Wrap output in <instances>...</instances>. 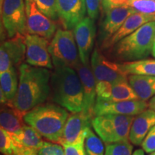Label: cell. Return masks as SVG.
Segmentation results:
<instances>
[{
	"label": "cell",
	"mask_w": 155,
	"mask_h": 155,
	"mask_svg": "<svg viewBox=\"0 0 155 155\" xmlns=\"http://www.w3.org/2000/svg\"><path fill=\"white\" fill-rule=\"evenodd\" d=\"M18 91L12 106L26 114L43 104L51 93V72L48 68L22 63L19 67Z\"/></svg>",
	"instance_id": "6da1fadb"
},
{
	"label": "cell",
	"mask_w": 155,
	"mask_h": 155,
	"mask_svg": "<svg viewBox=\"0 0 155 155\" xmlns=\"http://www.w3.org/2000/svg\"><path fill=\"white\" fill-rule=\"evenodd\" d=\"M50 87L52 98L56 104L72 113L83 111V86L74 68H55L51 74Z\"/></svg>",
	"instance_id": "7a4b0ae2"
},
{
	"label": "cell",
	"mask_w": 155,
	"mask_h": 155,
	"mask_svg": "<svg viewBox=\"0 0 155 155\" xmlns=\"http://www.w3.org/2000/svg\"><path fill=\"white\" fill-rule=\"evenodd\" d=\"M68 116L66 109L61 106L42 104L27 112L24 121L42 137L59 144Z\"/></svg>",
	"instance_id": "3957f363"
},
{
	"label": "cell",
	"mask_w": 155,
	"mask_h": 155,
	"mask_svg": "<svg viewBox=\"0 0 155 155\" xmlns=\"http://www.w3.org/2000/svg\"><path fill=\"white\" fill-rule=\"evenodd\" d=\"M154 38L155 21H152L121 39L111 48V53L118 61L131 62L143 60L152 53Z\"/></svg>",
	"instance_id": "277c9868"
},
{
	"label": "cell",
	"mask_w": 155,
	"mask_h": 155,
	"mask_svg": "<svg viewBox=\"0 0 155 155\" xmlns=\"http://www.w3.org/2000/svg\"><path fill=\"white\" fill-rule=\"evenodd\" d=\"M134 116L107 114L96 116L92 120V127L106 144L129 141Z\"/></svg>",
	"instance_id": "5b68a950"
},
{
	"label": "cell",
	"mask_w": 155,
	"mask_h": 155,
	"mask_svg": "<svg viewBox=\"0 0 155 155\" xmlns=\"http://www.w3.org/2000/svg\"><path fill=\"white\" fill-rule=\"evenodd\" d=\"M54 68L71 67L75 68L81 63L74 34L71 30L58 29L49 45Z\"/></svg>",
	"instance_id": "8992f818"
},
{
	"label": "cell",
	"mask_w": 155,
	"mask_h": 155,
	"mask_svg": "<svg viewBox=\"0 0 155 155\" xmlns=\"http://www.w3.org/2000/svg\"><path fill=\"white\" fill-rule=\"evenodd\" d=\"M2 19L9 38L17 35H26L28 30L25 0H3Z\"/></svg>",
	"instance_id": "52a82bcc"
},
{
	"label": "cell",
	"mask_w": 155,
	"mask_h": 155,
	"mask_svg": "<svg viewBox=\"0 0 155 155\" xmlns=\"http://www.w3.org/2000/svg\"><path fill=\"white\" fill-rule=\"evenodd\" d=\"M91 68L96 82L115 83L128 79V75L121 69V65L107 59L98 47L94 48L91 56Z\"/></svg>",
	"instance_id": "ba28073f"
},
{
	"label": "cell",
	"mask_w": 155,
	"mask_h": 155,
	"mask_svg": "<svg viewBox=\"0 0 155 155\" xmlns=\"http://www.w3.org/2000/svg\"><path fill=\"white\" fill-rule=\"evenodd\" d=\"M94 116L83 111L69 115L59 144H85V140L91 128Z\"/></svg>",
	"instance_id": "9c48e42d"
},
{
	"label": "cell",
	"mask_w": 155,
	"mask_h": 155,
	"mask_svg": "<svg viewBox=\"0 0 155 155\" xmlns=\"http://www.w3.org/2000/svg\"><path fill=\"white\" fill-rule=\"evenodd\" d=\"M28 34L36 35L49 40L56 32L54 20L43 14L33 0H25Z\"/></svg>",
	"instance_id": "30bf717a"
},
{
	"label": "cell",
	"mask_w": 155,
	"mask_h": 155,
	"mask_svg": "<svg viewBox=\"0 0 155 155\" xmlns=\"http://www.w3.org/2000/svg\"><path fill=\"white\" fill-rule=\"evenodd\" d=\"M25 41L27 63L35 67L53 68L54 66L49 52L50 43L48 39L36 35L27 34Z\"/></svg>",
	"instance_id": "8fae6325"
},
{
	"label": "cell",
	"mask_w": 155,
	"mask_h": 155,
	"mask_svg": "<svg viewBox=\"0 0 155 155\" xmlns=\"http://www.w3.org/2000/svg\"><path fill=\"white\" fill-rule=\"evenodd\" d=\"M96 32L94 20L89 17L83 19L73 28V34L78 49L79 57L83 65H88L91 54L93 53Z\"/></svg>",
	"instance_id": "7c38bea8"
},
{
	"label": "cell",
	"mask_w": 155,
	"mask_h": 155,
	"mask_svg": "<svg viewBox=\"0 0 155 155\" xmlns=\"http://www.w3.org/2000/svg\"><path fill=\"white\" fill-rule=\"evenodd\" d=\"M25 35H17L3 41L0 48V73L19 65L26 57Z\"/></svg>",
	"instance_id": "4fadbf2b"
},
{
	"label": "cell",
	"mask_w": 155,
	"mask_h": 155,
	"mask_svg": "<svg viewBox=\"0 0 155 155\" xmlns=\"http://www.w3.org/2000/svg\"><path fill=\"white\" fill-rule=\"evenodd\" d=\"M149 107V104L142 100L109 101L96 100L94 107V115L112 114L126 116H137Z\"/></svg>",
	"instance_id": "5bb4252c"
},
{
	"label": "cell",
	"mask_w": 155,
	"mask_h": 155,
	"mask_svg": "<svg viewBox=\"0 0 155 155\" xmlns=\"http://www.w3.org/2000/svg\"><path fill=\"white\" fill-rule=\"evenodd\" d=\"M137 12L129 6L115 7L105 11V17L100 26L99 42L101 47L119 30L126 19Z\"/></svg>",
	"instance_id": "9a60e30c"
},
{
	"label": "cell",
	"mask_w": 155,
	"mask_h": 155,
	"mask_svg": "<svg viewBox=\"0 0 155 155\" xmlns=\"http://www.w3.org/2000/svg\"><path fill=\"white\" fill-rule=\"evenodd\" d=\"M57 8L59 19L67 30L73 29L86 17V0H57Z\"/></svg>",
	"instance_id": "2e32d148"
},
{
	"label": "cell",
	"mask_w": 155,
	"mask_h": 155,
	"mask_svg": "<svg viewBox=\"0 0 155 155\" xmlns=\"http://www.w3.org/2000/svg\"><path fill=\"white\" fill-rule=\"evenodd\" d=\"M75 70L79 75L83 86V111L94 117V107L97 99L96 81L91 68L83 65L81 62Z\"/></svg>",
	"instance_id": "e0dca14e"
},
{
	"label": "cell",
	"mask_w": 155,
	"mask_h": 155,
	"mask_svg": "<svg viewBox=\"0 0 155 155\" xmlns=\"http://www.w3.org/2000/svg\"><path fill=\"white\" fill-rule=\"evenodd\" d=\"M152 21H155V15L144 14L138 12L134 13L127 17L119 30L101 48L103 50L111 48L121 39L131 34L146 23Z\"/></svg>",
	"instance_id": "ac0fdd59"
},
{
	"label": "cell",
	"mask_w": 155,
	"mask_h": 155,
	"mask_svg": "<svg viewBox=\"0 0 155 155\" xmlns=\"http://www.w3.org/2000/svg\"><path fill=\"white\" fill-rule=\"evenodd\" d=\"M42 137L34 128L25 124L22 133L12 137L17 149V155H32L38 153L39 148L44 142Z\"/></svg>",
	"instance_id": "d6986e66"
},
{
	"label": "cell",
	"mask_w": 155,
	"mask_h": 155,
	"mask_svg": "<svg viewBox=\"0 0 155 155\" xmlns=\"http://www.w3.org/2000/svg\"><path fill=\"white\" fill-rule=\"evenodd\" d=\"M155 125V111L146 109L137 115L131 124L129 141L136 146L141 145L150 129Z\"/></svg>",
	"instance_id": "ffe728a7"
},
{
	"label": "cell",
	"mask_w": 155,
	"mask_h": 155,
	"mask_svg": "<svg viewBox=\"0 0 155 155\" xmlns=\"http://www.w3.org/2000/svg\"><path fill=\"white\" fill-rule=\"evenodd\" d=\"M25 114L14 106L5 105L0 113L1 128L8 131L12 137L19 135L25 124Z\"/></svg>",
	"instance_id": "44dd1931"
},
{
	"label": "cell",
	"mask_w": 155,
	"mask_h": 155,
	"mask_svg": "<svg viewBox=\"0 0 155 155\" xmlns=\"http://www.w3.org/2000/svg\"><path fill=\"white\" fill-rule=\"evenodd\" d=\"M0 82L1 104L3 105L12 106V102L17 95L19 86L17 73L15 68L12 67L5 72L0 73Z\"/></svg>",
	"instance_id": "7402d4cb"
},
{
	"label": "cell",
	"mask_w": 155,
	"mask_h": 155,
	"mask_svg": "<svg viewBox=\"0 0 155 155\" xmlns=\"http://www.w3.org/2000/svg\"><path fill=\"white\" fill-rule=\"evenodd\" d=\"M128 81L139 100L146 101L155 96V76L147 75H129Z\"/></svg>",
	"instance_id": "603a6c76"
},
{
	"label": "cell",
	"mask_w": 155,
	"mask_h": 155,
	"mask_svg": "<svg viewBox=\"0 0 155 155\" xmlns=\"http://www.w3.org/2000/svg\"><path fill=\"white\" fill-rule=\"evenodd\" d=\"M121 69L127 75H147L155 76V60L143 59L124 62L120 64Z\"/></svg>",
	"instance_id": "cb8c5ba5"
},
{
	"label": "cell",
	"mask_w": 155,
	"mask_h": 155,
	"mask_svg": "<svg viewBox=\"0 0 155 155\" xmlns=\"http://www.w3.org/2000/svg\"><path fill=\"white\" fill-rule=\"evenodd\" d=\"M133 100H139V98L129 83L128 79L113 83L111 96L109 101Z\"/></svg>",
	"instance_id": "d4e9b609"
},
{
	"label": "cell",
	"mask_w": 155,
	"mask_h": 155,
	"mask_svg": "<svg viewBox=\"0 0 155 155\" xmlns=\"http://www.w3.org/2000/svg\"><path fill=\"white\" fill-rule=\"evenodd\" d=\"M85 150L87 155H104L105 150L101 139L90 129L85 140Z\"/></svg>",
	"instance_id": "484cf974"
},
{
	"label": "cell",
	"mask_w": 155,
	"mask_h": 155,
	"mask_svg": "<svg viewBox=\"0 0 155 155\" xmlns=\"http://www.w3.org/2000/svg\"><path fill=\"white\" fill-rule=\"evenodd\" d=\"M38 8L43 14L54 21L59 19L57 8V0H33Z\"/></svg>",
	"instance_id": "4316f807"
},
{
	"label": "cell",
	"mask_w": 155,
	"mask_h": 155,
	"mask_svg": "<svg viewBox=\"0 0 155 155\" xmlns=\"http://www.w3.org/2000/svg\"><path fill=\"white\" fill-rule=\"evenodd\" d=\"M0 150L4 155H17V149L12 137L2 128L0 129Z\"/></svg>",
	"instance_id": "83f0119b"
},
{
	"label": "cell",
	"mask_w": 155,
	"mask_h": 155,
	"mask_svg": "<svg viewBox=\"0 0 155 155\" xmlns=\"http://www.w3.org/2000/svg\"><path fill=\"white\" fill-rule=\"evenodd\" d=\"M133 146L129 141L108 144L104 155H132Z\"/></svg>",
	"instance_id": "f1b7e54d"
},
{
	"label": "cell",
	"mask_w": 155,
	"mask_h": 155,
	"mask_svg": "<svg viewBox=\"0 0 155 155\" xmlns=\"http://www.w3.org/2000/svg\"><path fill=\"white\" fill-rule=\"evenodd\" d=\"M129 6L138 12L155 15V2L153 0H133Z\"/></svg>",
	"instance_id": "f546056e"
},
{
	"label": "cell",
	"mask_w": 155,
	"mask_h": 155,
	"mask_svg": "<svg viewBox=\"0 0 155 155\" xmlns=\"http://www.w3.org/2000/svg\"><path fill=\"white\" fill-rule=\"evenodd\" d=\"M38 155H65L63 147L61 144L44 141L39 148Z\"/></svg>",
	"instance_id": "4dcf8cb0"
},
{
	"label": "cell",
	"mask_w": 155,
	"mask_h": 155,
	"mask_svg": "<svg viewBox=\"0 0 155 155\" xmlns=\"http://www.w3.org/2000/svg\"><path fill=\"white\" fill-rule=\"evenodd\" d=\"M112 87L113 83L107 81L96 82V100L109 101L111 96Z\"/></svg>",
	"instance_id": "1f68e13d"
},
{
	"label": "cell",
	"mask_w": 155,
	"mask_h": 155,
	"mask_svg": "<svg viewBox=\"0 0 155 155\" xmlns=\"http://www.w3.org/2000/svg\"><path fill=\"white\" fill-rule=\"evenodd\" d=\"M141 147L145 152L152 153L155 152V125L149 131L142 143Z\"/></svg>",
	"instance_id": "d6a6232c"
},
{
	"label": "cell",
	"mask_w": 155,
	"mask_h": 155,
	"mask_svg": "<svg viewBox=\"0 0 155 155\" xmlns=\"http://www.w3.org/2000/svg\"><path fill=\"white\" fill-rule=\"evenodd\" d=\"M65 155H87L85 144H63Z\"/></svg>",
	"instance_id": "836d02e7"
},
{
	"label": "cell",
	"mask_w": 155,
	"mask_h": 155,
	"mask_svg": "<svg viewBox=\"0 0 155 155\" xmlns=\"http://www.w3.org/2000/svg\"><path fill=\"white\" fill-rule=\"evenodd\" d=\"M86 4L88 17L93 20L96 19L99 14L100 0H86Z\"/></svg>",
	"instance_id": "e575fe53"
},
{
	"label": "cell",
	"mask_w": 155,
	"mask_h": 155,
	"mask_svg": "<svg viewBox=\"0 0 155 155\" xmlns=\"http://www.w3.org/2000/svg\"><path fill=\"white\" fill-rule=\"evenodd\" d=\"M149 107L151 109H152L153 111H155V96L151 98L150 101L149 103Z\"/></svg>",
	"instance_id": "d590c367"
},
{
	"label": "cell",
	"mask_w": 155,
	"mask_h": 155,
	"mask_svg": "<svg viewBox=\"0 0 155 155\" xmlns=\"http://www.w3.org/2000/svg\"><path fill=\"white\" fill-rule=\"evenodd\" d=\"M132 155H144V150L139 149V150H135L134 152H133Z\"/></svg>",
	"instance_id": "8d00e7d4"
},
{
	"label": "cell",
	"mask_w": 155,
	"mask_h": 155,
	"mask_svg": "<svg viewBox=\"0 0 155 155\" xmlns=\"http://www.w3.org/2000/svg\"><path fill=\"white\" fill-rule=\"evenodd\" d=\"M152 55L155 58V38H154V44H153V48H152Z\"/></svg>",
	"instance_id": "74e56055"
},
{
	"label": "cell",
	"mask_w": 155,
	"mask_h": 155,
	"mask_svg": "<svg viewBox=\"0 0 155 155\" xmlns=\"http://www.w3.org/2000/svg\"><path fill=\"white\" fill-rule=\"evenodd\" d=\"M150 155H155V152H152V153H150Z\"/></svg>",
	"instance_id": "f35d334b"
},
{
	"label": "cell",
	"mask_w": 155,
	"mask_h": 155,
	"mask_svg": "<svg viewBox=\"0 0 155 155\" xmlns=\"http://www.w3.org/2000/svg\"><path fill=\"white\" fill-rule=\"evenodd\" d=\"M153 1H154V2H155V0H153Z\"/></svg>",
	"instance_id": "ab89813d"
}]
</instances>
